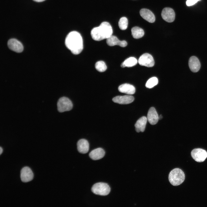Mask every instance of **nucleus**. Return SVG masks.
I'll return each instance as SVG.
<instances>
[{"mask_svg": "<svg viewBox=\"0 0 207 207\" xmlns=\"http://www.w3.org/2000/svg\"><path fill=\"white\" fill-rule=\"evenodd\" d=\"M191 155L193 159L198 162H203L207 157V152L201 148L193 150L191 152Z\"/></svg>", "mask_w": 207, "mask_h": 207, "instance_id": "obj_6", "label": "nucleus"}, {"mask_svg": "<svg viewBox=\"0 0 207 207\" xmlns=\"http://www.w3.org/2000/svg\"><path fill=\"white\" fill-rule=\"evenodd\" d=\"M119 92L129 95L135 93V89L134 87L129 84L125 83L121 85L118 87Z\"/></svg>", "mask_w": 207, "mask_h": 207, "instance_id": "obj_16", "label": "nucleus"}, {"mask_svg": "<svg viewBox=\"0 0 207 207\" xmlns=\"http://www.w3.org/2000/svg\"><path fill=\"white\" fill-rule=\"evenodd\" d=\"M77 148L78 151L82 154L87 153L89 149V144L88 141L84 139L79 140L77 142Z\"/></svg>", "mask_w": 207, "mask_h": 207, "instance_id": "obj_17", "label": "nucleus"}, {"mask_svg": "<svg viewBox=\"0 0 207 207\" xmlns=\"http://www.w3.org/2000/svg\"><path fill=\"white\" fill-rule=\"evenodd\" d=\"M7 45L11 50L17 53L21 52L23 50L22 43L16 39H9L8 41Z\"/></svg>", "mask_w": 207, "mask_h": 207, "instance_id": "obj_10", "label": "nucleus"}, {"mask_svg": "<svg viewBox=\"0 0 207 207\" xmlns=\"http://www.w3.org/2000/svg\"><path fill=\"white\" fill-rule=\"evenodd\" d=\"M200 0H187L186 4L188 6H190L194 5Z\"/></svg>", "mask_w": 207, "mask_h": 207, "instance_id": "obj_25", "label": "nucleus"}, {"mask_svg": "<svg viewBox=\"0 0 207 207\" xmlns=\"http://www.w3.org/2000/svg\"><path fill=\"white\" fill-rule=\"evenodd\" d=\"M95 67L97 71L100 72L105 71L107 68L105 63L102 61L96 62L95 64Z\"/></svg>", "mask_w": 207, "mask_h": 207, "instance_id": "obj_22", "label": "nucleus"}, {"mask_svg": "<svg viewBox=\"0 0 207 207\" xmlns=\"http://www.w3.org/2000/svg\"><path fill=\"white\" fill-rule=\"evenodd\" d=\"M112 33L111 25L106 22H103L99 26L94 28L91 32L92 38L96 41L107 39L112 35Z\"/></svg>", "mask_w": 207, "mask_h": 207, "instance_id": "obj_2", "label": "nucleus"}, {"mask_svg": "<svg viewBox=\"0 0 207 207\" xmlns=\"http://www.w3.org/2000/svg\"><path fill=\"white\" fill-rule=\"evenodd\" d=\"M57 105L58 110L60 112L70 111L73 107L71 101L68 98L65 97L59 99Z\"/></svg>", "mask_w": 207, "mask_h": 207, "instance_id": "obj_5", "label": "nucleus"}, {"mask_svg": "<svg viewBox=\"0 0 207 207\" xmlns=\"http://www.w3.org/2000/svg\"><path fill=\"white\" fill-rule=\"evenodd\" d=\"M3 152V149L1 147H0V154L1 155Z\"/></svg>", "mask_w": 207, "mask_h": 207, "instance_id": "obj_27", "label": "nucleus"}, {"mask_svg": "<svg viewBox=\"0 0 207 207\" xmlns=\"http://www.w3.org/2000/svg\"><path fill=\"white\" fill-rule=\"evenodd\" d=\"M163 19L168 22H173L175 19V14L174 10L169 7L163 9L161 13Z\"/></svg>", "mask_w": 207, "mask_h": 207, "instance_id": "obj_9", "label": "nucleus"}, {"mask_svg": "<svg viewBox=\"0 0 207 207\" xmlns=\"http://www.w3.org/2000/svg\"><path fill=\"white\" fill-rule=\"evenodd\" d=\"M34 1L37 2H41L45 0H33Z\"/></svg>", "mask_w": 207, "mask_h": 207, "instance_id": "obj_26", "label": "nucleus"}, {"mask_svg": "<svg viewBox=\"0 0 207 207\" xmlns=\"http://www.w3.org/2000/svg\"><path fill=\"white\" fill-rule=\"evenodd\" d=\"M141 16L145 20L150 23H153L155 20V17L153 13L146 9H141L140 11Z\"/></svg>", "mask_w": 207, "mask_h": 207, "instance_id": "obj_15", "label": "nucleus"}, {"mask_svg": "<svg viewBox=\"0 0 207 207\" xmlns=\"http://www.w3.org/2000/svg\"><path fill=\"white\" fill-rule=\"evenodd\" d=\"M34 177L33 173L28 167L25 166L20 171V178L23 182H27L31 181Z\"/></svg>", "mask_w": 207, "mask_h": 207, "instance_id": "obj_8", "label": "nucleus"}, {"mask_svg": "<svg viewBox=\"0 0 207 207\" xmlns=\"http://www.w3.org/2000/svg\"><path fill=\"white\" fill-rule=\"evenodd\" d=\"M137 59L134 57H131L126 59L121 64L122 68L131 67L135 65L137 63Z\"/></svg>", "mask_w": 207, "mask_h": 207, "instance_id": "obj_21", "label": "nucleus"}, {"mask_svg": "<svg viewBox=\"0 0 207 207\" xmlns=\"http://www.w3.org/2000/svg\"><path fill=\"white\" fill-rule=\"evenodd\" d=\"M158 83V78L155 77H153L150 78L147 82L145 87L149 89L152 88L156 85Z\"/></svg>", "mask_w": 207, "mask_h": 207, "instance_id": "obj_23", "label": "nucleus"}, {"mask_svg": "<svg viewBox=\"0 0 207 207\" xmlns=\"http://www.w3.org/2000/svg\"><path fill=\"white\" fill-rule=\"evenodd\" d=\"M65 44L66 47L74 55L79 54L83 49L82 37L79 33L75 31L70 32L67 35Z\"/></svg>", "mask_w": 207, "mask_h": 207, "instance_id": "obj_1", "label": "nucleus"}, {"mask_svg": "<svg viewBox=\"0 0 207 207\" xmlns=\"http://www.w3.org/2000/svg\"><path fill=\"white\" fill-rule=\"evenodd\" d=\"M118 26L121 30H125L127 27L128 20L125 17H122L120 18L118 22Z\"/></svg>", "mask_w": 207, "mask_h": 207, "instance_id": "obj_24", "label": "nucleus"}, {"mask_svg": "<svg viewBox=\"0 0 207 207\" xmlns=\"http://www.w3.org/2000/svg\"><path fill=\"white\" fill-rule=\"evenodd\" d=\"M189 66L190 70L193 72H196L199 70L200 63L198 58L195 56H192L189 59Z\"/></svg>", "mask_w": 207, "mask_h": 207, "instance_id": "obj_14", "label": "nucleus"}, {"mask_svg": "<svg viewBox=\"0 0 207 207\" xmlns=\"http://www.w3.org/2000/svg\"><path fill=\"white\" fill-rule=\"evenodd\" d=\"M147 120V118L143 116L139 118L137 121L135 125L137 132L139 133L144 132Z\"/></svg>", "mask_w": 207, "mask_h": 207, "instance_id": "obj_19", "label": "nucleus"}, {"mask_svg": "<svg viewBox=\"0 0 207 207\" xmlns=\"http://www.w3.org/2000/svg\"><path fill=\"white\" fill-rule=\"evenodd\" d=\"M105 154V152L103 149L101 148H98L92 151L89 155L92 160H96L103 158Z\"/></svg>", "mask_w": 207, "mask_h": 207, "instance_id": "obj_18", "label": "nucleus"}, {"mask_svg": "<svg viewBox=\"0 0 207 207\" xmlns=\"http://www.w3.org/2000/svg\"><path fill=\"white\" fill-rule=\"evenodd\" d=\"M106 43L110 46L118 45L122 47L126 46L127 44L125 41H120L116 36L112 35L106 39Z\"/></svg>", "mask_w": 207, "mask_h": 207, "instance_id": "obj_13", "label": "nucleus"}, {"mask_svg": "<svg viewBox=\"0 0 207 207\" xmlns=\"http://www.w3.org/2000/svg\"><path fill=\"white\" fill-rule=\"evenodd\" d=\"M138 62L140 65L148 67H152L154 64L153 57L148 53H145L142 55L139 58Z\"/></svg>", "mask_w": 207, "mask_h": 207, "instance_id": "obj_7", "label": "nucleus"}, {"mask_svg": "<svg viewBox=\"0 0 207 207\" xmlns=\"http://www.w3.org/2000/svg\"><path fill=\"white\" fill-rule=\"evenodd\" d=\"M168 178L171 184L176 186L180 185L183 182L185 175L181 170L179 168H175L170 172Z\"/></svg>", "mask_w": 207, "mask_h": 207, "instance_id": "obj_3", "label": "nucleus"}, {"mask_svg": "<svg viewBox=\"0 0 207 207\" xmlns=\"http://www.w3.org/2000/svg\"><path fill=\"white\" fill-rule=\"evenodd\" d=\"M92 192L94 194L101 195H106L110 191L109 185L104 183L99 182L94 184L91 188Z\"/></svg>", "mask_w": 207, "mask_h": 207, "instance_id": "obj_4", "label": "nucleus"}, {"mask_svg": "<svg viewBox=\"0 0 207 207\" xmlns=\"http://www.w3.org/2000/svg\"><path fill=\"white\" fill-rule=\"evenodd\" d=\"M132 35L135 39H138L142 37L144 34V31L141 28L138 27H133L131 30Z\"/></svg>", "mask_w": 207, "mask_h": 207, "instance_id": "obj_20", "label": "nucleus"}, {"mask_svg": "<svg viewBox=\"0 0 207 207\" xmlns=\"http://www.w3.org/2000/svg\"><path fill=\"white\" fill-rule=\"evenodd\" d=\"M147 118L148 122L152 125H155L158 122L159 120V116L154 107H152L149 109Z\"/></svg>", "mask_w": 207, "mask_h": 207, "instance_id": "obj_12", "label": "nucleus"}, {"mask_svg": "<svg viewBox=\"0 0 207 207\" xmlns=\"http://www.w3.org/2000/svg\"><path fill=\"white\" fill-rule=\"evenodd\" d=\"M163 118V117L161 115H160V116H159V119L161 120Z\"/></svg>", "mask_w": 207, "mask_h": 207, "instance_id": "obj_28", "label": "nucleus"}, {"mask_svg": "<svg viewBox=\"0 0 207 207\" xmlns=\"http://www.w3.org/2000/svg\"><path fill=\"white\" fill-rule=\"evenodd\" d=\"M134 97L131 95L118 96L114 97L112 101L115 103L121 104H126L132 102L134 100Z\"/></svg>", "mask_w": 207, "mask_h": 207, "instance_id": "obj_11", "label": "nucleus"}]
</instances>
